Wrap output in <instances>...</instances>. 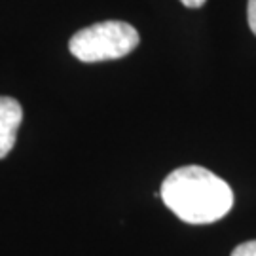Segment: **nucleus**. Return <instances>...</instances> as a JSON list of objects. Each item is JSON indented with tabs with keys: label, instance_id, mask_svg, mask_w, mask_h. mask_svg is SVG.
<instances>
[{
	"label": "nucleus",
	"instance_id": "f257e3e1",
	"mask_svg": "<svg viewBox=\"0 0 256 256\" xmlns=\"http://www.w3.org/2000/svg\"><path fill=\"white\" fill-rule=\"evenodd\" d=\"M160 196L165 207L186 224H212L234 207L230 184L200 165L178 167L167 174Z\"/></svg>",
	"mask_w": 256,
	"mask_h": 256
},
{
	"label": "nucleus",
	"instance_id": "f03ea898",
	"mask_svg": "<svg viewBox=\"0 0 256 256\" xmlns=\"http://www.w3.org/2000/svg\"><path fill=\"white\" fill-rule=\"evenodd\" d=\"M137 28L126 21H101L74 32L68 50L82 63L114 61L129 55L138 46Z\"/></svg>",
	"mask_w": 256,
	"mask_h": 256
},
{
	"label": "nucleus",
	"instance_id": "7ed1b4c3",
	"mask_svg": "<svg viewBox=\"0 0 256 256\" xmlns=\"http://www.w3.org/2000/svg\"><path fill=\"white\" fill-rule=\"evenodd\" d=\"M21 120H23V108L19 101H16L14 97L0 95V160H4L16 146Z\"/></svg>",
	"mask_w": 256,
	"mask_h": 256
},
{
	"label": "nucleus",
	"instance_id": "20e7f679",
	"mask_svg": "<svg viewBox=\"0 0 256 256\" xmlns=\"http://www.w3.org/2000/svg\"><path fill=\"white\" fill-rule=\"evenodd\" d=\"M232 256H256V239L238 245V247L234 248Z\"/></svg>",
	"mask_w": 256,
	"mask_h": 256
},
{
	"label": "nucleus",
	"instance_id": "39448f33",
	"mask_svg": "<svg viewBox=\"0 0 256 256\" xmlns=\"http://www.w3.org/2000/svg\"><path fill=\"white\" fill-rule=\"evenodd\" d=\"M247 19H248V27L252 30V34L256 36V0H248L247 6Z\"/></svg>",
	"mask_w": 256,
	"mask_h": 256
},
{
	"label": "nucleus",
	"instance_id": "423d86ee",
	"mask_svg": "<svg viewBox=\"0 0 256 256\" xmlns=\"http://www.w3.org/2000/svg\"><path fill=\"white\" fill-rule=\"evenodd\" d=\"M186 8H202L207 0H180Z\"/></svg>",
	"mask_w": 256,
	"mask_h": 256
}]
</instances>
